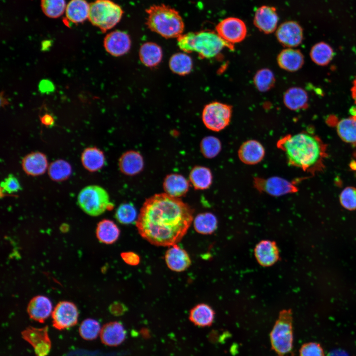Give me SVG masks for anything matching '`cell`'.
Returning a JSON list of instances; mask_svg holds the SVG:
<instances>
[{
	"mask_svg": "<svg viewBox=\"0 0 356 356\" xmlns=\"http://www.w3.org/2000/svg\"><path fill=\"white\" fill-rule=\"evenodd\" d=\"M216 30L223 40L232 44L243 41L247 33L245 22L234 17H227L221 20L216 26Z\"/></svg>",
	"mask_w": 356,
	"mask_h": 356,
	"instance_id": "9c48e42d",
	"label": "cell"
},
{
	"mask_svg": "<svg viewBox=\"0 0 356 356\" xmlns=\"http://www.w3.org/2000/svg\"><path fill=\"white\" fill-rule=\"evenodd\" d=\"M254 255L262 266L268 267L275 264L279 259V249L276 243L269 240H262L254 248Z\"/></svg>",
	"mask_w": 356,
	"mask_h": 356,
	"instance_id": "2e32d148",
	"label": "cell"
},
{
	"mask_svg": "<svg viewBox=\"0 0 356 356\" xmlns=\"http://www.w3.org/2000/svg\"><path fill=\"white\" fill-rule=\"evenodd\" d=\"M177 42L179 48L184 52H195L201 57L208 59L217 56L224 48H234L233 44L210 30L182 34L178 38Z\"/></svg>",
	"mask_w": 356,
	"mask_h": 356,
	"instance_id": "3957f363",
	"label": "cell"
},
{
	"mask_svg": "<svg viewBox=\"0 0 356 356\" xmlns=\"http://www.w3.org/2000/svg\"><path fill=\"white\" fill-rule=\"evenodd\" d=\"M81 160L83 166L90 172L100 170L105 163V157L102 151L96 147H89L83 151Z\"/></svg>",
	"mask_w": 356,
	"mask_h": 356,
	"instance_id": "4dcf8cb0",
	"label": "cell"
},
{
	"mask_svg": "<svg viewBox=\"0 0 356 356\" xmlns=\"http://www.w3.org/2000/svg\"><path fill=\"white\" fill-rule=\"evenodd\" d=\"M100 323L96 320L87 318L83 320L79 327L80 336L86 340L95 339L101 331Z\"/></svg>",
	"mask_w": 356,
	"mask_h": 356,
	"instance_id": "f35d334b",
	"label": "cell"
},
{
	"mask_svg": "<svg viewBox=\"0 0 356 356\" xmlns=\"http://www.w3.org/2000/svg\"><path fill=\"white\" fill-rule=\"evenodd\" d=\"M110 312L114 315L121 316L128 311L127 307L123 303L116 301L113 303L109 308Z\"/></svg>",
	"mask_w": 356,
	"mask_h": 356,
	"instance_id": "bcb514c9",
	"label": "cell"
},
{
	"mask_svg": "<svg viewBox=\"0 0 356 356\" xmlns=\"http://www.w3.org/2000/svg\"><path fill=\"white\" fill-rule=\"evenodd\" d=\"M253 183L254 187L260 192L274 196H282L298 191V188L294 182L278 177L267 178H255Z\"/></svg>",
	"mask_w": 356,
	"mask_h": 356,
	"instance_id": "30bf717a",
	"label": "cell"
},
{
	"mask_svg": "<svg viewBox=\"0 0 356 356\" xmlns=\"http://www.w3.org/2000/svg\"><path fill=\"white\" fill-rule=\"evenodd\" d=\"M1 187L4 192L8 193H12L17 192L20 189V183L14 176L9 175L1 183Z\"/></svg>",
	"mask_w": 356,
	"mask_h": 356,
	"instance_id": "ee69618b",
	"label": "cell"
},
{
	"mask_svg": "<svg viewBox=\"0 0 356 356\" xmlns=\"http://www.w3.org/2000/svg\"><path fill=\"white\" fill-rule=\"evenodd\" d=\"M163 188L166 194L176 198L184 195L189 189V182L183 176L178 174L167 175L163 181Z\"/></svg>",
	"mask_w": 356,
	"mask_h": 356,
	"instance_id": "603a6c76",
	"label": "cell"
},
{
	"mask_svg": "<svg viewBox=\"0 0 356 356\" xmlns=\"http://www.w3.org/2000/svg\"><path fill=\"white\" fill-rule=\"evenodd\" d=\"M65 0H41V6L43 13L47 17L57 18L65 11Z\"/></svg>",
	"mask_w": 356,
	"mask_h": 356,
	"instance_id": "74e56055",
	"label": "cell"
},
{
	"mask_svg": "<svg viewBox=\"0 0 356 356\" xmlns=\"http://www.w3.org/2000/svg\"><path fill=\"white\" fill-rule=\"evenodd\" d=\"M277 146L284 152L290 165L313 175L324 169L327 145L317 135L305 132L288 134Z\"/></svg>",
	"mask_w": 356,
	"mask_h": 356,
	"instance_id": "7a4b0ae2",
	"label": "cell"
},
{
	"mask_svg": "<svg viewBox=\"0 0 356 356\" xmlns=\"http://www.w3.org/2000/svg\"><path fill=\"white\" fill-rule=\"evenodd\" d=\"M165 259L168 267L176 272L185 270L191 263L187 252L177 244L171 246L167 250Z\"/></svg>",
	"mask_w": 356,
	"mask_h": 356,
	"instance_id": "e0dca14e",
	"label": "cell"
},
{
	"mask_svg": "<svg viewBox=\"0 0 356 356\" xmlns=\"http://www.w3.org/2000/svg\"><path fill=\"white\" fill-rule=\"evenodd\" d=\"M283 102L289 109L297 111L308 106V95L307 92L300 87L288 89L283 95Z\"/></svg>",
	"mask_w": 356,
	"mask_h": 356,
	"instance_id": "d4e9b609",
	"label": "cell"
},
{
	"mask_svg": "<svg viewBox=\"0 0 356 356\" xmlns=\"http://www.w3.org/2000/svg\"><path fill=\"white\" fill-rule=\"evenodd\" d=\"M42 122L45 125H51L53 123L52 117L49 114H45L41 119Z\"/></svg>",
	"mask_w": 356,
	"mask_h": 356,
	"instance_id": "7dc6e473",
	"label": "cell"
},
{
	"mask_svg": "<svg viewBox=\"0 0 356 356\" xmlns=\"http://www.w3.org/2000/svg\"><path fill=\"white\" fill-rule=\"evenodd\" d=\"M116 220L121 223L129 224L136 222L137 211L134 206L130 203L121 204L115 213Z\"/></svg>",
	"mask_w": 356,
	"mask_h": 356,
	"instance_id": "ab89813d",
	"label": "cell"
},
{
	"mask_svg": "<svg viewBox=\"0 0 356 356\" xmlns=\"http://www.w3.org/2000/svg\"><path fill=\"white\" fill-rule=\"evenodd\" d=\"M327 356H349L348 354L342 350H334L330 352Z\"/></svg>",
	"mask_w": 356,
	"mask_h": 356,
	"instance_id": "c3c4849f",
	"label": "cell"
},
{
	"mask_svg": "<svg viewBox=\"0 0 356 356\" xmlns=\"http://www.w3.org/2000/svg\"><path fill=\"white\" fill-rule=\"evenodd\" d=\"M120 234L119 227L111 220H103L97 225L96 235L98 240L103 243L113 244L117 240Z\"/></svg>",
	"mask_w": 356,
	"mask_h": 356,
	"instance_id": "f1b7e54d",
	"label": "cell"
},
{
	"mask_svg": "<svg viewBox=\"0 0 356 356\" xmlns=\"http://www.w3.org/2000/svg\"><path fill=\"white\" fill-rule=\"evenodd\" d=\"M100 339L103 344L109 346H117L126 339V331L120 322L112 321L105 324L100 333Z\"/></svg>",
	"mask_w": 356,
	"mask_h": 356,
	"instance_id": "ffe728a7",
	"label": "cell"
},
{
	"mask_svg": "<svg viewBox=\"0 0 356 356\" xmlns=\"http://www.w3.org/2000/svg\"><path fill=\"white\" fill-rule=\"evenodd\" d=\"M89 6L86 0H71L66 5V17L73 23H83L89 18Z\"/></svg>",
	"mask_w": 356,
	"mask_h": 356,
	"instance_id": "484cf974",
	"label": "cell"
},
{
	"mask_svg": "<svg viewBox=\"0 0 356 356\" xmlns=\"http://www.w3.org/2000/svg\"><path fill=\"white\" fill-rule=\"evenodd\" d=\"M279 17L274 6L262 5L255 11L253 23L261 32L268 34L277 28Z\"/></svg>",
	"mask_w": 356,
	"mask_h": 356,
	"instance_id": "5bb4252c",
	"label": "cell"
},
{
	"mask_svg": "<svg viewBox=\"0 0 356 356\" xmlns=\"http://www.w3.org/2000/svg\"><path fill=\"white\" fill-rule=\"evenodd\" d=\"M146 25L152 31L165 38H178L182 35L184 23L179 12L164 5H153L146 9Z\"/></svg>",
	"mask_w": 356,
	"mask_h": 356,
	"instance_id": "277c9868",
	"label": "cell"
},
{
	"mask_svg": "<svg viewBox=\"0 0 356 356\" xmlns=\"http://www.w3.org/2000/svg\"><path fill=\"white\" fill-rule=\"evenodd\" d=\"M141 62L146 66L152 67L158 65L162 60L163 51L157 44L147 42L141 45L139 51Z\"/></svg>",
	"mask_w": 356,
	"mask_h": 356,
	"instance_id": "83f0119b",
	"label": "cell"
},
{
	"mask_svg": "<svg viewBox=\"0 0 356 356\" xmlns=\"http://www.w3.org/2000/svg\"><path fill=\"white\" fill-rule=\"evenodd\" d=\"M169 65L174 73L179 75H185L191 71L193 62L191 57L186 53L178 52L171 57Z\"/></svg>",
	"mask_w": 356,
	"mask_h": 356,
	"instance_id": "836d02e7",
	"label": "cell"
},
{
	"mask_svg": "<svg viewBox=\"0 0 356 356\" xmlns=\"http://www.w3.org/2000/svg\"><path fill=\"white\" fill-rule=\"evenodd\" d=\"M48 329L47 326L42 328L29 326L21 333L23 338L34 348L37 356H46L50 351L51 343Z\"/></svg>",
	"mask_w": 356,
	"mask_h": 356,
	"instance_id": "7c38bea8",
	"label": "cell"
},
{
	"mask_svg": "<svg viewBox=\"0 0 356 356\" xmlns=\"http://www.w3.org/2000/svg\"><path fill=\"white\" fill-rule=\"evenodd\" d=\"M300 356H325L321 345L316 342L303 344L300 349Z\"/></svg>",
	"mask_w": 356,
	"mask_h": 356,
	"instance_id": "7bdbcfd3",
	"label": "cell"
},
{
	"mask_svg": "<svg viewBox=\"0 0 356 356\" xmlns=\"http://www.w3.org/2000/svg\"><path fill=\"white\" fill-rule=\"evenodd\" d=\"M222 144L216 137L207 136L203 138L200 143V150L203 155L207 158L215 157L221 151Z\"/></svg>",
	"mask_w": 356,
	"mask_h": 356,
	"instance_id": "60d3db41",
	"label": "cell"
},
{
	"mask_svg": "<svg viewBox=\"0 0 356 356\" xmlns=\"http://www.w3.org/2000/svg\"><path fill=\"white\" fill-rule=\"evenodd\" d=\"M53 326L59 330L69 328L75 325L79 317L76 306L72 302H59L51 313Z\"/></svg>",
	"mask_w": 356,
	"mask_h": 356,
	"instance_id": "8fae6325",
	"label": "cell"
},
{
	"mask_svg": "<svg viewBox=\"0 0 356 356\" xmlns=\"http://www.w3.org/2000/svg\"><path fill=\"white\" fill-rule=\"evenodd\" d=\"M271 348L278 356H294L293 317L291 310L279 314L270 333Z\"/></svg>",
	"mask_w": 356,
	"mask_h": 356,
	"instance_id": "5b68a950",
	"label": "cell"
},
{
	"mask_svg": "<svg viewBox=\"0 0 356 356\" xmlns=\"http://www.w3.org/2000/svg\"><path fill=\"white\" fill-rule=\"evenodd\" d=\"M351 91L352 98L356 104V77L353 82Z\"/></svg>",
	"mask_w": 356,
	"mask_h": 356,
	"instance_id": "681fc988",
	"label": "cell"
},
{
	"mask_svg": "<svg viewBox=\"0 0 356 356\" xmlns=\"http://www.w3.org/2000/svg\"><path fill=\"white\" fill-rule=\"evenodd\" d=\"M232 113V107L229 105L214 101L204 107L202 111V119L208 129L214 132H219L229 125Z\"/></svg>",
	"mask_w": 356,
	"mask_h": 356,
	"instance_id": "ba28073f",
	"label": "cell"
},
{
	"mask_svg": "<svg viewBox=\"0 0 356 356\" xmlns=\"http://www.w3.org/2000/svg\"><path fill=\"white\" fill-rule=\"evenodd\" d=\"M334 51L332 47L327 43L319 42L315 44L311 48L310 56L315 64L325 66L332 59Z\"/></svg>",
	"mask_w": 356,
	"mask_h": 356,
	"instance_id": "e575fe53",
	"label": "cell"
},
{
	"mask_svg": "<svg viewBox=\"0 0 356 356\" xmlns=\"http://www.w3.org/2000/svg\"></svg>",
	"mask_w": 356,
	"mask_h": 356,
	"instance_id": "f907efd6",
	"label": "cell"
},
{
	"mask_svg": "<svg viewBox=\"0 0 356 356\" xmlns=\"http://www.w3.org/2000/svg\"><path fill=\"white\" fill-rule=\"evenodd\" d=\"M123 260L128 265L136 266L140 262V257L136 253L133 252H124L121 254Z\"/></svg>",
	"mask_w": 356,
	"mask_h": 356,
	"instance_id": "f6af8a7d",
	"label": "cell"
},
{
	"mask_svg": "<svg viewBox=\"0 0 356 356\" xmlns=\"http://www.w3.org/2000/svg\"><path fill=\"white\" fill-rule=\"evenodd\" d=\"M275 36L277 41L283 46L292 48L298 46L303 40V30L295 21H287L277 28Z\"/></svg>",
	"mask_w": 356,
	"mask_h": 356,
	"instance_id": "4fadbf2b",
	"label": "cell"
},
{
	"mask_svg": "<svg viewBox=\"0 0 356 356\" xmlns=\"http://www.w3.org/2000/svg\"><path fill=\"white\" fill-rule=\"evenodd\" d=\"M193 210L179 198L166 193L146 199L135 222L141 236L158 246L177 244L186 233L193 220Z\"/></svg>",
	"mask_w": 356,
	"mask_h": 356,
	"instance_id": "6da1fadb",
	"label": "cell"
},
{
	"mask_svg": "<svg viewBox=\"0 0 356 356\" xmlns=\"http://www.w3.org/2000/svg\"><path fill=\"white\" fill-rule=\"evenodd\" d=\"M277 62L281 69L289 72H295L303 66L304 57L300 50L293 48H286L278 54Z\"/></svg>",
	"mask_w": 356,
	"mask_h": 356,
	"instance_id": "7402d4cb",
	"label": "cell"
},
{
	"mask_svg": "<svg viewBox=\"0 0 356 356\" xmlns=\"http://www.w3.org/2000/svg\"><path fill=\"white\" fill-rule=\"evenodd\" d=\"M265 154L262 144L256 140H248L240 147L238 155L240 160L248 165H255L260 162Z\"/></svg>",
	"mask_w": 356,
	"mask_h": 356,
	"instance_id": "d6986e66",
	"label": "cell"
},
{
	"mask_svg": "<svg viewBox=\"0 0 356 356\" xmlns=\"http://www.w3.org/2000/svg\"><path fill=\"white\" fill-rule=\"evenodd\" d=\"M215 312L208 305L201 303L194 306L190 311L189 320L200 327L211 326L215 319Z\"/></svg>",
	"mask_w": 356,
	"mask_h": 356,
	"instance_id": "4316f807",
	"label": "cell"
},
{
	"mask_svg": "<svg viewBox=\"0 0 356 356\" xmlns=\"http://www.w3.org/2000/svg\"><path fill=\"white\" fill-rule=\"evenodd\" d=\"M103 45L106 51L110 54L120 56L127 53L130 49L131 40L126 32L116 30L105 36Z\"/></svg>",
	"mask_w": 356,
	"mask_h": 356,
	"instance_id": "9a60e30c",
	"label": "cell"
},
{
	"mask_svg": "<svg viewBox=\"0 0 356 356\" xmlns=\"http://www.w3.org/2000/svg\"><path fill=\"white\" fill-rule=\"evenodd\" d=\"M48 171L50 178L56 181L68 178L72 173L70 165L63 160H57L51 163Z\"/></svg>",
	"mask_w": 356,
	"mask_h": 356,
	"instance_id": "8d00e7d4",
	"label": "cell"
},
{
	"mask_svg": "<svg viewBox=\"0 0 356 356\" xmlns=\"http://www.w3.org/2000/svg\"><path fill=\"white\" fill-rule=\"evenodd\" d=\"M253 82L257 89L261 92H266L274 86L275 78L273 73L268 68H263L255 74Z\"/></svg>",
	"mask_w": 356,
	"mask_h": 356,
	"instance_id": "d590c367",
	"label": "cell"
},
{
	"mask_svg": "<svg viewBox=\"0 0 356 356\" xmlns=\"http://www.w3.org/2000/svg\"><path fill=\"white\" fill-rule=\"evenodd\" d=\"M22 164L25 173L33 176L43 174L47 168L45 155L39 152H32L26 155L23 159Z\"/></svg>",
	"mask_w": 356,
	"mask_h": 356,
	"instance_id": "cb8c5ba5",
	"label": "cell"
},
{
	"mask_svg": "<svg viewBox=\"0 0 356 356\" xmlns=\"http://www.w3.org/2000/svg\"><path fill=\"white\" fill-rule=\"evenodd\" d=\"M195 230L202 234H210L217 228L218 221L212 213L205 212L197 215L193 220Z\"/></svg>",
	"mask_w": 356,
	"mask_h": 356,
	"instance_id": "d6a6232c",
	"label": "cell"
},
{
	"mask_svg": "<svg viewBox=\"0 0 356 356\" xmlns=\"http://www.w3.org/2000/svg\"><path fill=\"white\" fill-rule=\"evenodd\" d=\"M78 203L86 214L97 216L113 205L109 201L107 192L102 187L89 185L81 190L78 196Z\"/></svg>",
	"mask_w": 356,
	"mask_h": 356,
	"instance_id": "52a82bcc",
	"label": "cell"
},
{
	"mask_svg": "<svg viewBox=\"0 0 356 356\" xmlns=\"http://www.w3.org/2000/svg\"><path fill=\"white\" fill-rule=\"evenodd\" d=\"M124 14L122 7L110 0H96L90 4L89 20L105 32L115 27Z\"/></svg>",
	"mask_w": 356,
	"mask_h": 356,
	"instance_id": "8992f818",
	"label": "cell"
},
{
	"mask_svg": "<svg viewBox=\"0 0 356 356\" xmlns=\"http://www.w3.org/2000/svg\"><path fill=\"white\" fill-rule=\"evenodd\" d=\"M27 310L30 317L40 323H44L53 311L50 300L42 295L33 297L29 302Z\"/></svg>",
	"mask_w": 356,
	"mask_h": 356,
	"instance_id": "ac0fdd59",
	"label": "cell"
},
{
	"mask_svg": "<svg viewBox=\"0 0 356 356\" xmlns=\"http://www.w3.org/2000/svg\"><path fill=\"white\" fill-rule=\"evenodd\" d=\"M189 180L194 188L204 190L208 188L212 182V174L210 170L205 167H194L189 174Z\"/></svg>",
	"mask_w": 356,
	"mask_h": 356,
	"instance_id": "1f68e13d",
	"label": "cell"
},
{
	"mask_svg": "<svg viewBox=\"0 0 356 356\" xmlns=\"http://www.w3.org/2000/svg\"><path fill=\"white\" fill-rule=\"evenodd\" d=\"M339 201L341 206L349 211L356 210V188L347 186L340 193Z\"/></svg>",
	"mask_w": 356,
	"mask_h": 356,
	"instance_id": "b9f144b4",
	"label": "cell"
},
{
	"mask_svg": "<svg viewBox=\"0 0 356 356\" xmlns=\"http://www.w3.org/2000/svg\"><path fill=\"white\" fill-rule=\"evenodd\" d=\"M336 131L343 141L356 145V114L338 121Z\"/></svg>",
	"mask_w": 356,
	"mask_h": 356,
	"instance_id": "f546056e",
	"label": "cell"
},
{
	"mask_svg": "<svg viewBox=\"0 0 356 356\" xmlns=\"http://www.w3.org/2000/svg\"><path fill=\"white\" fill-rule=\"evenodd\" d=\"M143 167V158L141 154L136 151H126L121 156L119 160L120 170L128 176H134L139 173Z\"/></svg>",
	"mask_w": 356,
	"mask_h": 356,
	"instance_id": "44dd1931",
	"label": "cell"
}]
</instances>
